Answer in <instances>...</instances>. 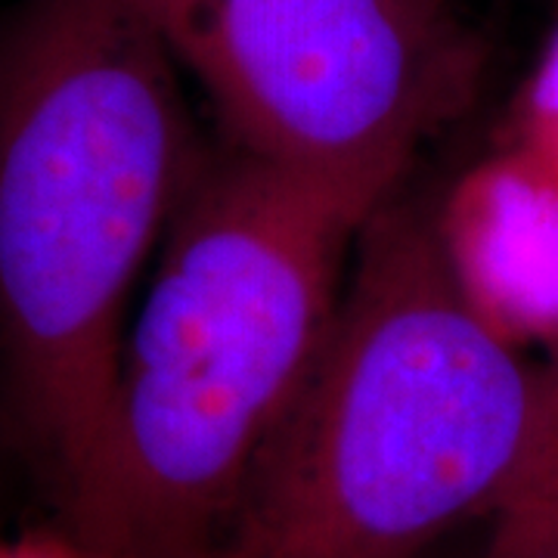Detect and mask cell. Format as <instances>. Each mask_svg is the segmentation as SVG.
Returning a JSON list of instances; mask_svg holds the SVG:
<instances>
[{"label": "cell", "instance_id": "cell-4", "mask_svg": "<svg viewBox=\"0 0 558 558\" xmlns=\"http://www.w3.org/2000/svg\"><path fill=\"white\" fill-rule=\"evenodd\" d=\"M227 146L373 218L484 75L450 0H146Z\"/></svg>", "mask_w": 558, "mask_h": 558}, {"label": "cell", "instance_id": "cell-1", "mask_svg": "<svg viewBox=\"0 0 558 558\" xmlns=\"http://www.w3.org/2000/svg\"><path fill=\"white\" fill-rule=\"evenodd\" d=\"M180 72L146 0H20L0 20V435L47 509L208 153Z\"/></svg>", "mask_w": 558, "mask_h": 558}, {"label": "cell", "instance_id": "cell-9", "mask_svg": "<svg viewBox=\"0 0 558 558\" xmlns=\"http://www.w3.org/2000/svg\"><path fill=\"white\" fill-rule=\"evenodd\" d=\"M10 465H16V459H13V453H10V447H7V440H3V435H0V487H3V475H7V469ZM20 469V465H16Z\"/></svg>", "mask_w": 558, "mask_h": 558}, {"label": "cell", "instance_id": "cell-5", "mask_svg": "<svg viewBox=\"0 0 558 558\" xmlns=\"http://www.w3.org/2000/svg\"><path fill=\"white\" fill-rule=\"evenodd\" d=\"M459 292L497 336L558 344V180L506 149L435 205Z\"/></svg>", "mask_w": 558, "mask_h": 558}, {"label": "cell", "instance_id": "cell-6", "mask_svg": "<svg viewBox=\"0 0 558 558\" xmlns=\"http://www.w3.org/2000/svg\"><path fill=\"white\" fill-rule=\"evenodd\" d=\"M490 519L481 558H558V344L549 366L537 369L531 440Z\"/></svg>", "mask_w": 558, "mask_h": 558}, {"label": "cell", "instance_id": "cell-2", "mask_svg": "<svg viewBox=\"0 0 558 558\" xmlns=\"http://www.w3.org/2000/svg\"><path fill=\"white\" fill-rule=\"evenodd\" d=\"M357 208L208 146L128 319L78 472L47 509L97 558H215L252 465L307 379Z\"/></svg>", "mask_w": 558, "mask_h": 558}, {"label": "cell", "instance_id": "cell-7", "mask_svg": "<svg viewBox=\"0 0 558 558\" xmlns=\"http://www.w3.org/2000/svg\"><path fill=\"white\" fill-rule=\"evenodd\" d=\"M499 134V149L558 180V22L519 84Z\"/></svg>", "mask_w": 558, "mask_h": 558}, {"label": "cell", "instance_id": "cell-3", "mask_svg": "<svg viewBox=\"0 0 558 558\" xmlns=\"http://www.w3.org/2000/svg\"><path fill=\"white\" fill-rule=\"evenodd\" d=\"M537 369L459 292L425 199L363 223L339 311L267 438L215 558H422L494 515Z\"/></svg>", "mask_w": 558, "mask_h": 558}, {"label": "cell", "instance_id": "cell-8", "mask_svg": "<svg viewBox=\"0 0 558 558\" xmlns=\"http://www.w3.org/2000/svg\"><path fill=\"white\" fill-rule=\"evenodd\" d=\"M0 558H97L87 546L72 537L60 519L50 512L22 531H7L0 524Z\"/></svg>", "mask_w": 558, "mask_h": 558}]
</instances>
